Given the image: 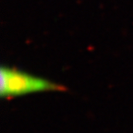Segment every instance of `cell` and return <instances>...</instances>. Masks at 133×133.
<instances>
[{"mask_svg": "<svg viewBox=\"0 0 133 133\" xmlns=\"http://www.w3.org/2000/svg\"><path fill=\"white\" fill-rule=\"evenodd\" d=\"M64 86L21 71L16 68L2 66L0 70V96L14 98L35 92L65 91Z\"/></svg>", "mask_w": 133, "mask_h": 133, "instance_id": "cell-1", "label": "cell"}]
</instances>
